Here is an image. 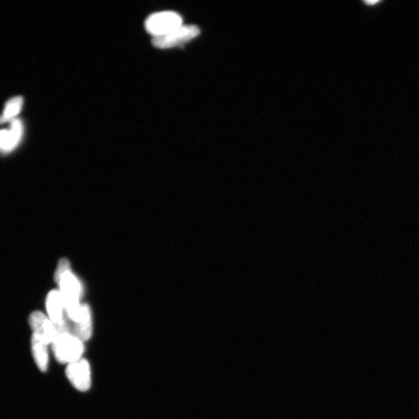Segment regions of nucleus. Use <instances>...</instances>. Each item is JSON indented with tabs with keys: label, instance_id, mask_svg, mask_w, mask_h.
<instances>
[{
	"label": "nucleus",
	"instance_id": "1",
	"mask_svg": "<svg viewBox=\"0 0 419 419\" xmlns=\"http://www.w3.org/2000/svg\"><path fill=\"white\" fill-rule=\"evenodd\" d=\"M54 280L59 286L67 318L76 323L81 316L82 307L79 300L83 295V287L77 277L72 273L70 261L61 258L54 274Z\"/></svg>",
	"mask_w": 419,
	"mask_h": 419
},
{
	"label": "nucleus",
	"instance_id": "2",
	"mask_svg": "<svg viewBox=\"0 0 419 419\" xmlns=\"http://www.w3.org/2000/svg\"><path fill=\"white\" fill-rule=\"evenodd\" d=\"M84 344L72 332L60 334L52 343L55 359L61 363H71L80 359L84 353Z\"/></svg>",
	"mask_w": 419,
	"mask_h": 419
},
{
	"label": "nucleus",
	"instance_id": "3",
	"mask_svg": "<svg viewBox=\"0 0 419 419\" xmlns=\"http://www.w3.org/2000/svg\"><path fill=\"white\" fill-rule=\"evenodd\" d=\"M147 32L154 37L167 34L183 25L180 14L174 11H163L153 14L145 21Z\"/></svg>",
	"mask_w": 419,
	"mask_h": 419
},
{
	"label": "nucleus",
	"instance_id": "4",
	"mask_svg": "<svg viewBox=\"0 0 419 419\" xmlns=\"http://www.w3.org/2000/svg\"><path fill=\"white\" fill-rule=\"evenodd\" d=\"M199 34L200 30L196 26L182 25L167 34L154 37L152 44L158 48H174L196 38Z\"/></svg>",
	"mask_w": 419,
	"mask_h": 419
},
{
	"label": "nucleus",
	"instance_id": "5",
	"mask_svg": "<svg viewBox=\"0 0 419 419\" xmlns=\"http://www.w3.org/2000/svg\"><path fill=\"white\" fill-rule=\"evenodd\" d=\"M29 324L34 331L33 336L48 345L52 344L60 334L57 326L41 311H34L30 314Z\"/></svg>",
	"mask_w": 419,
	"mask_h": 419
},
{
	"label": "nucleus",
	"instance_id": "6",
	"mask_svg": "<svg viewBox=\"0 0 419 419\" xmlns=\"http://www.w3.org/2000/svg\"><path fill=\"white\" fill-rule=\"evenodd\" d=\"M66 377L74 387L80 391H88L91 386V369L88 360L80 359L69 363L66 367Z\"/></svg>",
	"mask_w": 419,
	"mask_h": 419
},
{
	"label": "nucleus",
	"instance_id": "7",
	"mask_svg": "<svg viewBox=\"0 0 419 419\" xmlns=\"http://www.w3.org/2000/svg\"><path fill=\"white\" fill-rule=\"evenodd\" d=\"M48 317L61 330L70 329L68 323L65 308L59 291L53 289L46 298Z\"/></svg>",
	"mask_w": 419,
	"mask_h": 419
},
{
	"label": "nucleus",
	"instance_id": "8",
	"mask_svg": "<svg viewBox=\"0 0 419 419\" xmlns=\"http://www.w3.org/2000/svg\"><path fill=\"white\" fill-rule=\"evenodd\" d=\"M23 127L21 121L13 120L9 130L0 131V151L8 152L15 149L22 137Z\"/></svg>",
	"mask_w": 419,
	"mask_h": 419
},
{
	"label": "nucleus",
	"instance_id": "9",
	"mask_svg": "<svg viewBox=\"0 0 419 419\" xmlns=\"http://www.w3.org/2000/svg\"><path fill=\"white\" fill-rule=\"evenodd\" d=\"M83 342L88 341L92 334V314L88 305H83L81 316L74 325L73 334Z\"/></svg>",
	"mask_w": 419,
	"mask_h": 419
},
{
	"label": "nucleus",
	"instance_id": "10",
	"mask_svg": "<svg viewBox=\"0 0 419 419\" xmlns=\"http://www.w3.org/2000/svg\"><path fill=\"white\" fill-rule=\"evenodd\" d=\"M30 344H32V352L37 366L41 371L46 372L49 362L48 345L33 335Z\"/></svg>",
	"mask_w": 419,
	"mask_h": 419
},
{
	"label": "nucleus",
	"instance_id": "11",
	"mask_svg": "<svg viewBox=\"0 0 419 419\" xmlns=\"http://www.w3.org/2000/svg\"><path fill=\"white\" fill-rule=\"evenodd\" d=\"M23 98L21 96H16L12 98L4 109L3 114L0 116V124L6 121L13 120L15 116L20 113L23 105Z\"/></svg>",
	"mask_w": 419,
	"mask_h": 419
}]
</instances>
